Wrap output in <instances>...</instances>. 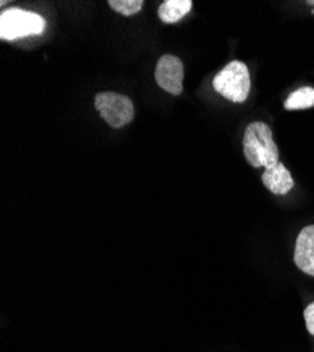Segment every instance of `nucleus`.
<instances>
[{"instance_id": "nucleus-1", "label": "nucleus", "mask_w": 314, "mask_h": 352, "mask_svg": "<svg viewBox=\"0 0 314 352\" xmlns=\"http://www.w3.org/2000/svg\"><path fill=\"white\" fill-rule=\"evenodd\" d=\"M243 150L247 162L254 168L269 169L279 162V148L273 141L272 130L264 122H252L247 126Z\"/></svg>"}, {"instance_id": "nucleus-2", "label": "nucleus", "mask_w": 314, "mask_h": 352, "mask_svg": "<svg viewBox=\"0 0 314 352\" xmlns=\"http://www.w3.org/2000/svg\"><path fill=\"white\" fill-rule=\"evenodd\" d=\"M213 87L227 100L244 103L251 89V78L247 65L241 61H232L214 76Z\"/></svg>"}, {"instance_id": "nucleus-3", "label": "nucleus", "mask_w": 314, "mask_h": 352, "mask_svg": "<svg viewBox=\"0 0 314 352\" xmlns=\"http://www.w3.org/2000/svg\"><path fill=\"white\" fill-rule=\"evenodd\" d=\"M45 30V20L37 14L23 9L12 8L0 16V38L17 40L27 36L43 34Z\"/></svg>"}, {"instance_id": "nucleus-4", "label": "nucleus", "mask_w": 314, "mask_h": 352, "mask_svg": "<svg viewBox=\"0 0 314 352\" xmlns=\"http://www.w3.org/2000/svg\"><path fill=\"white\" fill-rule=\"evenodd\" d=\"M95 107L113 129H122L134 119V104L128 96L122 94H98L95 96Z\"/></svg>"}, {"instance_id": "nucleus-5", "label": "nucleus", "mask_w": 314, "mask_h": 352, "mask_svg": "<svg viewBox=\"0 0 314 352\" xmlns=\"http://www.w3.org/2000/svg\"><path fill=\"white\" fill-rule=\"evenodd\" d=\"M155 80L161 89L178 96L183 91V64L175 55H162L155 67Z\"/></svg>"}, {"instance_id": "nucleus-6", "label": "nucleus", "mask_w": 314, "mask_h": 352, "mask_svg": "<svg viewBox=\"0 0 314 352\" xmlns=\"http://www.w3.org/2000/svg\"><path fill=\"white\" fill-rule=\"evenodd\" d=\"M295 263L306 275L314 276V226L304 227L296 239Z\"/></svg>"}, {"instance_id": "nucleus-7", "label": "nucleus", "mask_w": 314, "mask_h": 352, "mask_svg": "<svg viewBox=\"0 0 314 352\" xmlns=\"http://www.w3.org/2000/svg\"><path fill=\"white\" fill-rule=\"evenodd\" d=\"M262 184L271 193L278 196L288 195L295 186L292 173L284 168L282 162H278L275 166L265 169L262 173Z\"/></svg>"}, {"instance_id": "nucleus-8", "label": "nucleus", "mask_w": 314, "mask_h": 352, "mask_svg": "<svg viewBox=\"0 0 314 352\" xmlns=\"http://www.w3.org/2000/svg\"><path fill=\"white\" fill-rule=\"evenodd\" d=\"M192 0H166L159 6L158 16L166 24L178 23L192 10Z\"/></svg>"}, {"instance_id": "nucleus-9", "label": "nucleus", "mask_w": 314, "mask_h": 352, "mask_svg": "<svg viewBox=\"0 0 314 352\" xmlns=\"http://www.w3.org/2000/svg\"><path fill=\"white\" fill-rule=\"evenodd\" d=\"M284 109L287 110H303L314 106V89L310 86H303L295 91L284 100Z\"/></svg>"}, {"instance_id": "nucleus-10", "label": "nucleus", "mask_w": 314, "mask_h": 352, "mask_svg": "<svg viewBox=\"0 0 314 352\" xmlns=\"http://www.w3.org/2000/svg\"><path fill=\"white\" fill-rule=\"evenodd\" d=\"M109 5L114 12L130 17L142 9L144 2L142 0H110Z\"/></svg>"}, {"instance_id": "nucleus-11", "label": "nucleus", "mask_w": 314, "mask_h": 352, "mask_svg": "<svg viewBox=\"0 0 314 352\" xmlns=\"http://www.w3.org/2000/svg\"><path fill=\"white\" fill-rule=\"evenodd\" d=\"M304 321H306V329L307 331L314 336V302L310 303L304 309Z\"/></svg>"}]
</instances>
